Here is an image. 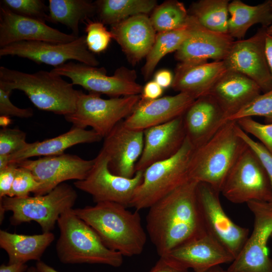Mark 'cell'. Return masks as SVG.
<instances>
[{"label": "cell", "mask_w": 272, "mask_h": 272, "mask_svg": "<svg viewBox=\"0 0 272 272\" xmlns=\"http://www.w3.org/2000/svg\"><path fill=\"white\" fill-rule=\"evenodd\" d=\"M198 183L189 179L149 208L146 230L160 257L207 232L197 201Z\"/></svg>", "instance_id": "6da1fadb"}, {"label": "cell", "mask_w": 272, "mask_h": 272, "mask_svg": "<svg viewBox=\"0 0 272 272\" xmlns=\"http://www.w3.org/2000/svg\"><path fill=\"white\" fill-rule=\"evenodd\" d=\"M127 208L116 202H101L73 210L97 233L107 247L123 256L131 257L141 254L147 237L139 211L131 212Z\"/></svg>", "instance_id": "7a4b0ae2"}, {"label": "cell", "mask_w": 272, "mask_h": 272, "mask_svg": "<svg viewBox=\"0 0 272 272\" xmlns=\"http://www.w3.org/2000/svg\"><path fill=\"white\" fill-rule=\"evenodd\" d=\"M236 121H228L208 142L194 149L188 166L189 179L209 184L221 192L235 162L247 147L237 132Z\"/></svg>", "instance_id": "3957f363"}, {"label": "cell", "mask_w": 272, "mask_h": 272, "mask_svg": "<svg viewBox=\"0 0 272 272\" xmlns=\"http://www.w3.org/2000/svg\"><path fill=\"white\" fill-rule=\"evenodd\" d=\"M0 85L22 91L37 108L64 116L74 111L82 92L51 71L29 74L2 66Z\"/></svg>", "instance_id": "277c9868"}, {"label": "cell", "mask_w": 272, "mask_h": 272, "mask_svg": "<svg viewBox=\"0 0 272 272\" xmlns=\"http://www.w3.org/2000/svg\"><path fill=\"white\" fill-rule=\"evenodd\" d=\"M57 224L60 235L56 250L65 264H103L119 267L123 255L107 247L97 233L71 209L61 214Z\"/></svg>", "instance_id": "5b68a950"}, {"label": "cell", "mask_w": 272, "mask_h": 272, "mask_svg": "<svg viewBox=\"0 0 272 272\" xmlns=\"http://www.w3.org/2000/svg\"><path fill=\"white\" fill-rule=\"evenodd\" d=\"M78 195L70 185L62 183L49 192L24 198L5 196L0 198V221L6 211L12 212V225L34 221L43 232L52 231L61 214L73 209Z\"/></svg>", "instance_id": "8992f818"}, {"label": "cell", "mask_w": 272, "mask_h": 272, "mask_svg": "<svg viewBox=\"0 0 272 272\" xmlns=\"http://www.w3.org/2000/svg\"><path fill=\"white\" fill-rule=\"evenodd\" d=\"M194 149L186 138L181 148L174 156L147 168L129 207L139 211L149 209L188 180L189 162Z\"/></svg>", "instance_id": "52a82bcc"}, {"label": "cell", "mask_w": 272, "mask_h": 272, "mask_svg": "<svg viewBox=\"0 0 272 272\" xmlns=\"http://www.w3.org/2000/svg\"><path fill=\"white\" fill-rule=\"evenodd\" d=\"M140 99V95L104 99L100 94L82 91L74 111L64 118L73 126L83 129L90 126L104 138L132 112Z\"/></svg>", "instance_id": "ba28073f"}, {"label": "cell", "mask_w": 272, "mask_h": 272, "mask_svg": "<svg viewBox=\"0 0 272 272\" xmlns=\"http://www.w3.org/2000/svg\"><path fill=\"white\" fill-rule=\"evenodd\" d=\"M51 71L69 78L73 85L82 86L89 93L103 94L111 97L141 95L143 86L136 82L134 70L121 67L109 76L104 67L70 61Z\"/></svg>", "instance_id": "9c48e42d"}, {"label": "cell", "mask_w": 272, "mask_h": 272, "mask_svg": "<svg viewBox=\"0 0 272 272\" xmlns=\"http://www.w3.org/2000/svg\"><path fill=\"white\" fill-rule=\"evenodd\" d=\"M221 192L234 203L272 200L268 177L258 157L248 146L229 172Z\"/></svg>", "instance_id": "30bf717a"}, {"label": "cell", "mask_w": 272, "mask_h": 272, "mask_svg": "<svg viewBox=\"0 0 272 272\" xmlns=\"http://www.w3.org/2000/svg\"><path fill=\"white\" fill-rule=\"evenodd\" d=\"M247 205L254 216L253 231L227 272H272L267 241L272 234V203L250 201Z\"/></svg>", "instance_id": "8fae6325"}, {"label": "cell", "mask_w": 272, "mask_h": 272, "mask_svg": "<svg viewBox=\"0 0 272 272\" xmlns=\"http://www.w3.org/2000/svg\"><path fill=\"white\" fill-rule=\"evenodd\" d=\"M197 198L206 231L234 258L238 255L249 237V229L235 223L225 212L219 192L208 184L199 182Z\"/></svg>", "instance_id": "7c38bea8"}, {"label": "cell", "mask_w": 272, "mask_h": 272, "mask_svg": "<svg viewBox=\"0 0 272 272\" xmlns=\"http://www.w3.org/2000/svg\"><path fill=\"white\" fill-rule=\"evenodd\" d=\"M95 160L88 176L74 182L75 186L91 195L95 203L113 202L129 207L136 189L142 182L144 171H136L131 178L115 175L109 170L108 160L101 151Z\"/></svg>", "instance_id": "4fadbf2b"}, {"label": "cell", "mask_w": 272, "mask_h": 272, "mask_svg": "<svg viewBox=\"0 0 272 272\" xmlns=\"http://www.w3.org/2000/svg\"><path fill=\"white\" fill-rule=\"evenodd\" d=\"M6 55H16L54 67L70 60L93 66L99 64V61L87 47L86 35L64 43L36 41L13 43L0 48V56Z\"/></svg>", "instance_id": "5bb4252c"}, {"label": "cell", "mask_w": 272, "mask_h": 272, "mask_svg": "<svg viewBox=\"0 0 272 272\" xmlns=\"http://www.w3.org/2000/svg\"><path fill=\"white\" fill-rule=\"evenodd\" d=\"M266 35V28L261 27L251 37L235 40L223 60L227 71L246 76L257 84L262 93L272 89L265 51Z\"/></svg>", "instance_id": "9a60e30c"}, {"label": "cell", "mask_w": 272, "mask_h": 272, "mask_svg": "<svg viewBox=\"0 0 272 272\" xmlns=\"http://www.w3.org/2000/svg\"><path fill=\"white\" fill-rule=\"evenodd\" d=\"M95 161V158L85 160L75 155L63 153L36 160L26 159L16 164L29 170L40 183V187L34 193L38 195L49 192L65 181L84 179Z\"/></svg>", "instance_id": "2e32d148"}, {"label": "cell", "mask_w": 272, "mask_h": 272, "mask_svg": "<svg viewBox=\"0 0 272 272\" xmlns=\"http://www.w3.org/2000/svg\"><path fill=\"white\" fill-rule=\"evenodd\" d=\"M178 269L204 272L223 263L232 262L234 257L207 231L160 256Z\"/></svg>", "instance_id": "e0dca14e"}, {"label": "cell", "mask_w": 272, "mask_h": 272, "mask_svg": "<svg viewBox=\"0 0 272 272\" xmlns=\"http://www.w3.org/2000/svg\"><path fill=\"white\" fill-rule=\"evenodd\" d=\"M188 35L176 51L175 58L184 65L206 63L208 60L222 61L235 41L228 34L210 30L189 15Z\"/></svg>", "instance_id": "ac0fdd59"}, {"label": "cell", "mask_w": 272, "mask_h": 272, "mask_svg": "<svg viewBox=\"0 0 272 272\" xmlns=\"http://www.w3.org/2000/svg\"><path fill=\"white\" fill-rule=\"evenodd\" d=\"M144 142V131L127 128L123 120L116 124L104 138L101 150L108 160L110 171L126 178L134 176Z\"/></svg>", "instance_id": "d6986e66"}, {"label": "cell", "mask_w": 272, "mask_h": 272, "mask_svg": "<svg viewBox=\"0 0 272 272\" xmlns=\"http://www.w3.org/2000/svg\"><path fill=\"white\" fill-rule=\"evenodd\" d=\"M79 37L63 33L45 23L18 15L0 7V47L21 41L69 43Z\"/></svg>", "instance_id": "ffe728a7"}, {"label": "cell", "mask_w": 272, "mask_h": 272, "mask_svg": "<svg viewBox=\"0 0 272 272\" xmlns=\"http://www.w3.org/2000/svg\"><path fill=\"white\" fill-rule=\"evenodd\" d=\"M195 100L190 95L181 92L153 100L140 99L123 122L128 128L144 131L182 116Z\"/></svg>", "instance_id": "44dd1931"}, {"label": "cell", "mask_w": 272, "mask_h": 272, "mask_svg": "<svg viewBox=\"0 0 272 272\" xmlns=\"http://www.w3.org/2000/svg\"><path fill=\"white\" fill-rule=\"evenodd\" d=\"M183 115L144 130V148L135 165V172L170 158L180 149L186 139Z\"/></svg>", "instance_id": "7402d4cb"}, {"label": "cell", "mask_w": 272, "mask_h": 272, "mask_svg": "<svg viewBox=\"0 0 272 272\" xmlns=\"http://www.w3.org/2000/svg\"><path fill=\"white\" fill-rule=\"evenodd\" d=\"M225 114L210 95L195 100L183 115L186 138L194 149L212 138L226 123Z\"/></svg>", "instance_id": "603a6c76"}, {"label": "cell", "mask_w": 272, "mask_h": 272, "mask_svg": "<svg viewBox=\"0 0 272 272\" xmlns=\"http://www.w3.org/2000/svg\"><path fill=\"white\" fill-rule=\"evenodd\" d=\"M112 38L120 46L131 63L147 56L156 34L150 18L141 14L111 25Z\"/></svg>", "instance_id": "cb8c5ba5"}, {"label": "cell", "mask_w": 272, "mask_h": 272, "mask_svg": "<svg viewBox=\"0 0 272 272\" xmlns=\"http://www.w3.org/2000/svg\"><path fill=\"white\" fill-rule=\"evenodd\" d=\"M257 84L241 73L227 71L209 94L223 111L225 119L261 94Z\"/></svg>", "instance_id": "d4e9b609"}, {"label": "cell", "mask_w": 272, "mask_h": 272, "mask_svg": "<svg viewBox=\"0 0 272 272\" xmlns=\"http://www.w3.org/2000/svg\"><path fill=\"white\" fill-rule=\"evenodd\" d=\"M227 71L223 60L195 65L179 63L171 87L178 93H187L196 99L208 95Z\"/></svg>", "instance_id": "484cf974"}, {"label": "cell", "mask_w": 272, "mask_h": 272, "mask_svg": "<svg viewBox=\"0 0 272 272\" xmlns=\"http://www.w3.org/2000/svg\"><path fill=\"white\" fill-rule=\"evenodd\" d=\"M102 138L93 130L75 126L56 137L28 143L21 150L8 155L9 163H17L36 156H50L64 153L71 147L81 144L98 142Z\"/></svg>", "instance_id": "4316f807"}, {"label": "cell", "mask_w": 272, "mask_h": 272, "mask_svg": "<svg viewBox=\"0 0 272 272\" xmlns=\"http://www.w3.org/2000/svg\"><path fill=\"white\" fill-rule=\"evenodd\" d=\"M54 239V235L51 232L28 235L0 230V247L7 253L9 264L40 260Z\"/></svg>", "instance_id": "83f0119b"}, {"label": "cell", "mask_w": 272, "mask_h": 272, "mask_svg": "<svg viewBox=\"0 0 272 272\" xmlns=\"http://www.w3.org/2000/svg\"><path fill=\"white\" fill-rule=\"evenodd\" d=\"M228 34L237 40L243 39L248 29L255 24L267 28L272 23V8L269 0L248 5L240 0L229 3Z\"/></svg>", "instance_id": "f1b7e54d"}, {"label": "cell", "mask_w": 272, "mask_h": 272, "mask_svg": "<svg viewBox=\"0 0 272 272\" xmlns=\"http://www.w3.org/2000/svg\"><path fill=\"white\" fill-rule=\"evenodd\" d=\"M47 21L60 23L79 37V25L97 14L95 2L88 0H49Z\"/></svg>", "instance_id": "f546056e"}, {"label": "cell", "mask_w": 272, "mask_h": 272, "mask_svg": "<svg viewBox=\"0 0 272 272\" xmlns=\"http://www.w3.org/2000/svg\"><path fill=\"white\" fill-rule=\"evenodd\" d=\"M100 21L111 25L131 17L147 14L154 10L155 0H100L95 2Z\"/></svg>", "instance_id": "4dcf8cb0"}, {"label": "cell", "mask_w": 272, "mask_h": 272, "mask_svg": "<svg viewBox=\"0 0 272 272\" xmlns=\"http://www.w3.org/2000/svg\"><path fill=\"white\" fill-rule=\"evenodd\" d=\"M229 0H200L190 6L189 14L205 28L228 34Z\"/></svg>", "instance_id": "1f68e13d"}, {"label": "cell", "mask_w": 272, "mask_h": 272, "mask_svg": "<svg viewBox=\"0 0 272 272\" xmlns=\"http://www.w3.org/2000/svg\"><path fill=\"white\" fill-rule=\"evenodd\" d=\"M189 31L188 21L187 25L183 27L156 34L154 43L146 56L142 69L143 75L146 80L151 77L156 66L164 56L179 49L188 35Z\"/></svg>", "instance_id": "d6a6232c"}, {"label": "cell", "mask_w": 272, "mask_h": 272, "mask_svg": "<svg viewBox=\"0 0 272 272\" xmlns=\"http://www.w3.org/2000/svg\"><path fill=\"white\" fill-rule=\"evenodd\" d=\"M154 10L150 19L158 33L183 27L187 25L189 18L183 4L177 1L166 2Z\"/></svg>", "instance_id": "836d02e7"}, {"label": "cell", "mask_w": 272, "mask_h": 272, "mask_svg": "<svg viewBox=\"0 0 272 272\" xmlns=\"http://www.w3.org/2000/svg\"><path fill=\"white\" fill-rule=\"evenodd\" d=\"M255 116L263 117L265 123H272V89L256 97L235 114L227 117L225 122Z\"/></svg>", "instance_id": "e575fe53"}, {"label": "cell", "mask_w": 272, "mask_h": 272, "mask_svg": "<svg viewBox=\"0 0 272 272\" xmlns=\"http://www.w3.org/2000/svg\"><path fill=\"white\" fill-rule=\"evenodd\" d=\"M3 5L13 12L43 22L47 21L48 7L41 0H3Z\"/></svg>", "instance_id": "d590c367"}, {"label": "cell", "mask_w": 272, "mask_h": 272, "mask_svg": "<svg viewBox=\"0 0 272 272\" xmlns=\"http://www.w3.org/2000/svg\"><path fill=\"white\" fill-rule=\"evenodd\" d=\"M85 32L86 44L92 53H98L106 50L112 38L110 31L100 21H89Z\"/></svg>", "instance_id": "8d00e7d4"}, {"label": "cell", "mask_w": 272, "mask_h": 272, "mask_svg": "<svg viewBox=\"0 0 272 272\" xmlns=\"http://www.w3.org/2000/svg\"><path fill=\"white\" fill-rule=\"evenodd\" d=\"M32 172L28 169L18 166L12 189L8 196L11 197L24 198L34 194L40 187Z\"/></svg>", "instance_id": "74e56055"}, {"label": "cell", "mask_w": 272, "mask_h": 272, "mask_svg": "<svg viewBox=\"0 0 272 272\" xmlns=\"http://www.w3.org/2000/svg\"><path fill=\"white\" fill-rule=\"evenodd\" d=\"M236 122L244 131L258 139L272 154V123H261L250 117L239 119Z\"/></svg>", "instance_id": "f35d334b"}, {"label": "cell", "mask_w": 272, "mask_h": 272, "mask_svg": "<svg viewBox=\"0 0 272 272\" xmlns=\"http://www.w3.org/2000/svg\"><path fill=\"white\" fill-rule=\"evenodd\" d=\"M26 133L18 128L0 130V155H10L23 149L27 143Z\"/></svg>", "instance_id": "ab89813d"}, {"label": "cell", "mask_w": 272, "mask_h": 272, "mask_svg": "<svg viewBox=\"0 0 272 272\" xmlns=\"http://www.w3.org/2000/svg\"><path fill=\"white\" fill-rule=\"evenodd\" d=\"M237 132L258 157L268 177L272 187V154L261 143L251 138L238 124Z\"/></svg>", "instance_id": "60d3db41"}, {"label": "cell", "mask_w": 272, "mask_h": 272, "mask_svg": "<svg viewBox=\"0 0 272 272\" xmlns=\"http://www.w3.org/2000/svg\"><path fill=\"white\" fill-rule=\"evenodd\" d=\"M12 92V90L0 85V116L20 118H29L32 116V108H20L13 104L10 99Z\"/></svg>", "instance_id": "b9f144b4"}, {"label": "cell", "mask_w": 272, "mask_h": 272, "mask_svg": "<svg viewBox=\"0 0 272 272\" xmlns=\"http://www.w3.org/2000/svg\"><path fill=\"white\" fill-rule=\"evenodd\" d=\"M17 167L16 163H11L6 168L0 170V198L9 195Z\"/></svg>", "instance_id": "7bdbcfd3"}, {"label": "cell", "mask_w": 272, "mask_h": 272, "mask_svg": "<svg viewBox=\"0 0 272 272\" xmlns=\"http://www.w3.org/2000/svg\"><path fill=\"white\" fill-rule=\"evenodd\" d=\"M163 89L154 80L148 82L143 87L141 99L144 100H153L160 97Z\"/></svg>", "instance_id": "ee69618b"}, {"label": "cell", "mask_w": 272, "mask_h": 272, "mask_svg": "<svg viewBox=\"0 0 272 272\" xmlns=\"http://www.w3.org/2000/svg\"><path fill=\"white\" fill-rule=\"evenodd\" d=\"M173 78L174 77L170 71L162 70L156 73L154 80L164 89L171 87Z\"/></svg>", "instance_id": "f6af8a7d"}, {"label": "cell", "mask_w": 272, "mask_h": 272, "mask_svg": "<svg viewBox=\"0 0 272 272\" xmlns=\"http://www.w3.org/2000/svg\"><path fill=\"white\" fill-rule=\"evenodd\" d=\"M149 272H187V270L175 268L160 257L155 265Z\"/></svg>", "instance_id": "bcb514c9"}, {"label": "cell", "mask_w": 272, "mask_h": 272, "mask_svg": "<svg viewBox=\"0 0 272 272\" xmlns=\"http://www.w3.org/2000/svg\"><path fill=\"white\" fill-rule=\"evenodd\" d=\"M28 269V265L24 263L2 264L0 266V272H25Z\"/></svg>", "instance_id": "7dc6e473"}, {"label": "cell", "mask_w": 272, "mask_h": 272, "mask_svg": "<svg viewBox=\"0 0 272 272\" xmlns=\"http://www.w3.org/2000/svg\"><path fill=\"white\" fill-rule=\"evenodd\" d=\"M265 51L267 63L272 77V36L267 34L265 38Z\"/></svg>", "instance_id": "c3c4849f"}, {"label": "cell", "mask_w": 272, "mask_h": 272, "mask_svg": "<svg viewBox=\"0 0 272 272\" xmlns=\"http://www.w3.org/2000/svg\"><path fill=\"white\" fill-rule=\"evenodd\" d=\"M35 267L37 272H59L41 260L36 262Z\"/></svg>", "instance_id": "681fc988"}, {"label": "cell", "mask_w": 272, "mask_h": 272, "mask_svg": "<svg viewBox=\"0 0 272 272\" xmlns=\"http://www.w3.org/2000/svg\"><path fill=\"white\" fill-rule=\"evenodd\" d=\"M8 155H0V170H2L9 164Z\"/></svg>", "instance_id": "f907efd6"}, {"label": "cell", "mask_w": 272, "mask_h": 272, "mask_svg": "<svg viewBox=\"0 0 272 272\" xmlns=\"http://www.w3.org/2000/svg\"><path fill=\"white\" fill-rule=\"evenodd\" d=\"M11 123L10 117L7 116H0V125L2 127H7Z\"/></svg>", "instance_id": "816d5d0a"}, {"label": "cell", "mask_w": 272, "mask_h": 272, "mask_svg": "<svg viewBox=\"0 0 272 272\" xmlns=\"http://www.w3.org/2000/svg\"><path fill=\"white\" fill-rule=\"evenodd\" d=\"M224 269L221 268L220 265H217L214 267H213L204 272H223Z\"/></svg>", "instance_id": "f5cc1de1"}, {"label": "cell", "mask_w": 272, "mask_h": 272, "mask_svg": "<svg viewBox=\"0 0 272 272\" xmlns=\"http://www.w3.org/2000/svg\"><path fill=\"white\" fill-rule=\"evenodd\" d=\"M269 1L272 8V0H269ZM266 32L268 35L272 36V23L266 28Z\"/></svg>", "instance_id": "db71d44e"}, {"label": "cell", "mask_w": 272, "mask_h": 272, "mask_svg": "<svg viewBox=\"0 0 272 272\" xmlns=\"http://www.w3.org/2000/svg\"><path fill=\"white\" fill-rule=\"evenodd\" d=\"M27 272H37L36 267L34 266L30 267L28 268V269L27 270Z\"/></svg>", "instance_id": "11a10c76"}, {"label": "cell", "mask_w": 272, "mask_h": 272, "mask_svg": "<svg viewBox=\"0 0 272 272\" xmlns=\"http://www.w3.org/2000/svg\"><path fill=\"white\" fill-rule=\"evenodd\" d=\"M223 272H227V271L226 270H224Z\"/></svg>", "instance_id": "9f6ffc18"}, {"label": "cell", "mask_w": 272, "mask_h": 272, "mask_svg": "<svg viewBox=\"0 0 272 272\" xmlns=\"http://www.w3.org/2000/svg\"><path fill=\"white\" fill-rule=\"evenodd\" d=\"M269 202H270L271 203H272V200H271L270 201H269Z\"/></svg>", "instance_id": "6f0895ef"}, {"label": "cell", "mask_w": 272, "mask_h": 272, "mask_svg": "<svg viewBox=\"0 0 272 272\" xmlns=\"http://www.w3.org/2000/svg\"><path fill=\"white\" fill-rule=\"evenodd\" d=\"M271 238H272V234H271Z\"/></svg>", "instance_id": "680465c9"}]
</instances>
